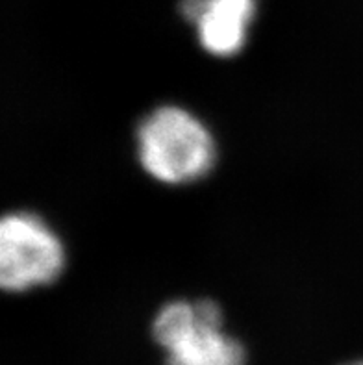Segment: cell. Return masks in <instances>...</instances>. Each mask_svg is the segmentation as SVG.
<instances>
[{
  "label": "cell",
  "instance_id": "cell-1",
  "mask_svg": "<svg viewBox=\"0 0 363 365\" xmlns=\"http://www.w3.org/2000/svg\"><path fill=\"white\" fill-rule=\"evenodd\" d=\"M139 162L165 184L203 178L215 162L212 134L189 111L163 106L148 113L138 128Z\"/></svg>",
  "mask_w": 363,
  "mask_h": 365
},
{
  "label": "cell",
  "instance_id": "cell-2",
  "mask_svg": "<svg viewBox=\"0 0 363 365\" xmlns=\"http://www.w3.org/2000/svg\"><path fill=\"white\" fill-rule=\"evenodd\" d=\"M165 349V365H245V351L223 332V312L213 301L165 304L152 323Z\"/></svg>",
  "mask_w": 363,
  "mask_h": 365
},
{
  "label": "cell",
  "instance_id": "cell-3",
  "mask_svg": "<svg viewBox=\"0 0 363 365\" xmlns=\"http://www.w3.org/2000/svg\"><path fill=\"white\" fill-rule=\"evenodd\" d=\"M63 247L34 213H9L0 225V284L8 292L45 286L60 277Z\"/></svg>",
  "mask_w": 363,
  "mask_h": 365
},
{
  "label": "cell",
  "instance_id": "cell-4",
  "mask_svg": "<svg viewBox=\"0 0 363 365\" xmlns=\"http://www.w3.org/2000/svg\"><path fill=\"white\" fill-rule=\"evenodd\" d=\"M182 15L197 26L198 41L213 56H234L243 48L254 17V0H182Z\"/></svg>",
  "mask_w": 363,
  "mask_h": 365
},
{
  "label": "cell",
  "instance_id": "cell-5",
  "mask_svg": "<svg viewBox=\"0 0 363 365\" xmlns=\"http://www.w3.org/2000/svg\"><path fill=\"white\" fill-rule=\"evenodd\" d=\"M347 365H363V360H358V361H352V364H347Z\"/></svg>",
  "mask_w": 363,
  "mask_h": 365
}]
</instances>
